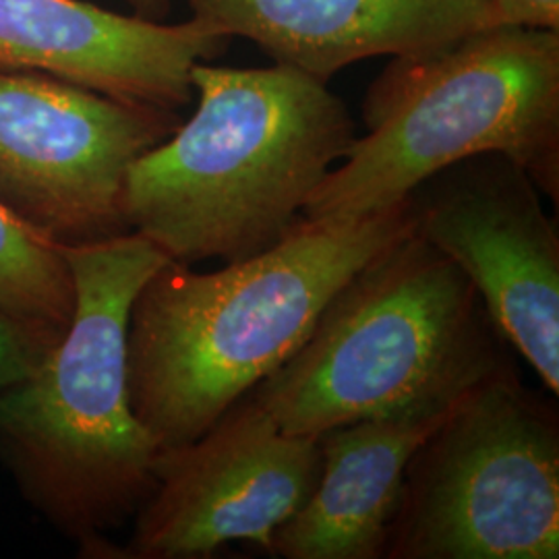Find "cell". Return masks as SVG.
I'll use <instances>...</instances> for the list:
<instances>
[{
	"label": "cell",
	"mask_w": 559,
	"mask_h": 559,
	"mask_svg": "<svg viewBox=\"0 0 559 559\" xmlns=\"http://www.w3.org/2000/svg\"><path fill=\"white\" fill-rule=\"evenodd\" d=\"M413 226L408 200L365 216H300L274 247L221 270L158 267L127 330L129 396L158 448L200 438L270 378L348 278Z\"/></svg>",
	"instance_id": "6da1fadb"
},
{
	"label": "cell",
	"mask_w": 559,
	"mask_h": 559,
	"mask_svg": "<svg viewBox=\"0 0 559 559\" xmlns=\"http://www.w3.org/2000/svg\"><path fill=\"white\" fill-rule=\"evenodd\" d=\"M191 81V119L129 168L124 218L175 263L247 260L299 221L357 127L328 83L293 67L198 62Z\"/></svg>",
	"instance_id": "7a4b0ae2"
},
{
	"label": "cell",
	"mask_w": 559,
	"mask_h": 559,
	"mask_svg": "<svg viewBox=\"0 0 559 559\" xmlns=\"http://www.w3.org/2000/svg\"><path fill=\"white\" fill-rule=\"evenodd\" d=\"M62 247L75 311L38 367L0 392V460L83 558H119L110 535L150 496L160 454L129 396V316L168 258L135 233Z\"/></svg>",
	"instance_id": "3957f363"
},
{
	"label": "cell",
	"mask_w": 559,
	"mask_h": 559,
	"mask_svg": "<svg viewBox=\"0 0 559 559\" xmlns=\"http://www.w3.org/2000/svg\"><path fill=\"white\" fill-rule=\"evenodd\" d=\"M514 355L471 280L413 226L348 278L299 350L249 394L282 431L318 438L450 406L519 369Z\"/></svg>",
	"instance_id": "277c9868"
},
{
	"label": "cell",
	"mask_w": 559,
	"mask_h": 559,
	"mask_svg": "<svg viewBox=\"0 0 559 559\" xmlns=\"http://www.w3.org/2000/svg\"><path fill=\"white\" fill-rule=\"evenodd\" d=\"M365 135L321 180L305 218L392 207L443 168L498 152L559 200V32L493 25L394 57L362 100Z\"/></svg>",
	"instance_id": "5b68a950"
},
{
	"label": "cell",
	"mask_w": 559,
	"mask_h": 559,
	"mask_svg": "<svg viewBox=\"0 0 559 559\" xmlns=\"http://www.w3.org/2000/svg\"><path fill=\"white\" fill-rule=\"evenodd\" d=\"M558 558V411L514 369L471 390L420 443L383 559Z\"/></svg>",
	"instance_id": "8992f818"
},
{
	"label": "cell",
	"mask_w": 559,
	"mask_h": 559,
	"mask_svg": "<svg viewBox=\"0 0 559 559\" xmlns=\"http://www.w3.org/2000/svg\"><path fill=\"white\" fill-rule=\"evenodd\" d=\"M179 124L175 110L0 69V203L60 245L129 235V168Z\"/></svg>",
	"instance_id": "52a82bcc"
},
{
	"label": "cell",
	"mask_w": 559,
	"mask_h": 559,
	"mask_svg": "<svg viewBox=\"0 0 559 559\" xmlns=\"http://www.w3.org/2000/svg\"><path fill=\"white\" fill-rule=\"evenodd\" d=\"M320 471L318 438L282 431L247 394L200 438L160 450L154 487L119 558H207L235 540L270 554Z\"/></svg>",
	"instance_id": "ba28073f"
},
{
	"label": "cell",
	"mask_w": 559,
	"mask_h": 559,
	"mask_svg": "<svg viewBox=\"0 0 559 559\" xmlns=\"http://www.w3.org/2000/svg\"><path fill=\"white\" fill-rule=\"evenodd\" d=\"M519 162H456L408 195L415 228L477 288L491 320L559 394V233Z\"/></svg>",
	"instance_id": "9c48e42d"
},
{
	"label": "cell",
	"mask_w": 559,
	"mask_h": 559,
	"mask_svg": "<svg viewBox=\"0 0 559 559\" xmlns=\"http://www.w3.org/2000/svg\"><path fill=\"white\" fill-rule=\"evenodd\" d=\"M228 41L195 17L160 23L81 0H0V69L175 112L195 98L193 67Z\"/></svg>",
	"instance_id": "30bf717a"
},
{
	"label": "cell",
	"mask_w": 559,
	"mask_h": 559,
	"mask_svg": "<svg viewBox=\"0 0 559 559\" xmlns=\"http://www.w3.org/2000/svg\"><path fill=\"white\" fill-rule=\"evenodd\" d=\"M195 20L255 41L316 80L373 57H406L501 25L493 0H185Z\"/></svg>",
	"instance_id": "8fae6325"
},
{
	"label": "cell",
	"mask_w": 559,
	"mask_h": 559,
	"mask_svg": "<svg viewBox=\"0 0 559 559\" xmlns=\"http://www.w3.org/2000/svg\"><path fill=\"white\" fill-rule=\"evenodd\" d=\"M459 402L355 420L318 436V485L274 533L267 556L383 559L408 462Z\"/></svg>",
	"instance_id": "7c38bea8"
},
{
	"label": "cell",
	"mask_w": 559,
	"mask_h": 559,
	"mask_svg": "<svg viewBox=\"0 0 559 559\" xmlns=\"http://www.w3.org/2000/svg\"><path fill=\"white\" fill-rule=\"evenodd\" d=\"M0 309L44 346H55L75 311V280L64 247L0 203Z\"/></svg>",
	"instance_id": "4fadbf2b"
},
{
	"label": "cell",
	"mask_w": 559,
	"mask_h": 559,
	"mask_svg": "<svg viewBox=\"0 0 559 559\" xmlns=\"http://www.w3.org/2000/svg\"><path fill=\"white\" fill-rule=\"evenodd\" d=\"M46 353L48 346L0 309V392L27 378Z\"/></svg>",
	"instance_id": "5bb4252c"
},
{
	"label": "cell",
	"mask_w": 559,
	"mask_h": 559,
	"mask_svg": "<svg viewBox=\"0 0 559 559\" xmlns=\"http://www.w3.org/2000/svg\"><path fill=\"white\" fill-rule=\"evenodd\" d=\"M501 25L559 32V0H493Z\"/></svg>",
	"instance_id": "9a60e30c"
},
{
	"label": "cell",
	"mask_w": 559,
	"mask_h": 559,
	"mask_svg": "<svg viewBox=\"0 0 559 559\" xmlns=\"http://www.w3.org/2000/svg\"><path fill=\"white\" fill-rule=\"evenodd\" d=\"M124 2H129L140 17L156 21L160 20L162 15H166L173 4V0H124Z\"/></svg>",
	"instance_id": "2e32d148"
}]
</instances>
